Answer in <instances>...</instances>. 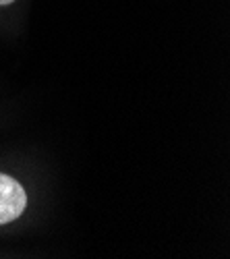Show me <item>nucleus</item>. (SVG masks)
I'll return each instance as SVG.
<instances>
[{
	"instance_id": "1",
	"label": "nucleus",
	"mask_w": 230,
	"mask_h": 259,
	"mask_svg": "<svg viewBox=\"0 0 230 259\" xmlns=\"http://www.w3.org/2000/svg\"><path fill=\"white\" fill-rule=\"evenodd\" d=\"M27 193L13 177L0 172V224L17 220L25 211Z\"/></svg>"
},
{
	"instance_id": "2",
	"label": "nucleus",
	"mask_w": 230,
	"mask_h": 259,
	"mask_svg": "<svg viewBox=\"0 0 230 259\" xmlns=\"http://www.w3.org/2000/svg\"><path fill=\"white\" fill-rule=\"evenodd\" d=\"M11 3H15V0H0V7H7V5H11Z\"/></svg>"
}]
</instances>
